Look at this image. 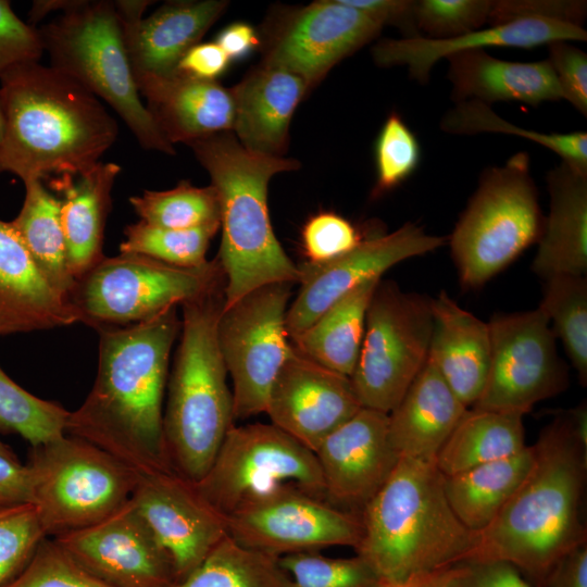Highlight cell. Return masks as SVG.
Here are the masks:
<instances>
[{
  "mask_svg": "<svg viewBox=\"0 0 587 587\" xmlns=\"http://www.w3.org/2000/svg\"><path fill=\"white\" fill-rule=\"evenodd\" d=\"M24 185L22 209L10 223L45 278L67 298L75 278L66 264L60 198L50 192L41 180H28Z\"/></svg>",
  "mask_w": 587,
  "mask_h": 587,
  "instance_id": "35",
  "label": "cell"
},
{
  "mask_svg": "<svg viewBox=\"0 0 587 587\" xmlns=\"http://www.w3.org/2000/svg\"><path fill=\"white\" fill-rule=\"evenodd\" d=\"M365 238L349 220L334 212L312 215L301 230L302 249L310 263H325L357 248Z\"/></svg>",
  "mask_w": 587,
  "mask_h": 587,
  "instance_id": "47",
  "label": "cell"
},
{
  "mask_svg": "<svg viewBox=\"0 0 587 587\" xmlns=\"http://www.w3.org/2000/svg\"><path fill=\"white\" fill-rule=\"evenodd\" d=\"M187 146L208 171L220 198L222 238L217 260L226 278L224 308L262 286L299 283V266L274 234L267 191L274 175L296 171L300 163L251 152L232 132L205 136Z\"/></svg>",
  "mask_w": 587,
  "mask_h": 587,
  "instance_id": "5",
  "label": "cell"
},
{
  "mask_svg": "<svg viewBox=\"0 0 587 587\" xmlns=\"http://www.w3.org/2000/svg\"><path fill=\"white\" fill-rule=\"evenodd\" d=\"M428 361L467 408L485 387L491 354L489 324L462 309L446 291L430 299Z\"/></svg>",
  "mask_w": 587,
  "mask_h": 587,
  "instance_id": "27",
  "label": "cell"
},
{
  "mask_svg": "<svg viewBox=\"0 0 587 587\" xmlns=\"http://www.w3.org/2000/svg\"><path fill=\"white\" fill-rule=\"evenodd\" d=\"M2 137H3V118H2L1 108H0V148H1Z\"/></svg>",
  "mask_w": 587,
  "mask_h": 587,
  "instance_id": "60",
  "label": "cell"
},
{
  "mask_svg": "<svg viewBox=\"0 0 587 587\" xmlns=\"http://www.w3.org/2000/svg\"><path fill=\"white\" fill-rule=\"evenodd\" d=\"M469 408L427 360L400 402L388 414V437L397 455L435 463Z\"/></svg>",
  "mask_w": 587,
  "mask_h": 587,
  "instance_id": "29",
  "label": "cell"
},
{
  "mask_svg": "<svg viewBox=\"0 0 587 587\" xmlns=\"http://www.w3.org/2000/svg\"><path fill=\"white\" fill-rule=\"evenodd\" d=\"M383 26L344 0L274 13L261 38L262 63L300 76L310 89L334 65L376 38Z\"/></svg>",
  "mask_w": 587,
  "mask_h": 587,
  "instance_id": "16",
  "label": "cell"
},
{
  "mask_svg": "<svg viewBox=\"0 0 587 587\" xmlns=\"http://www.w3.org/2000/svg\"><path fill=\"white\" fill-rule=\"evenodd\" d=\"M109 587H172V565L129 500L104 520L53 538Z\"/></svg>",
  "mask_w": 587,
  "mask_h": 587,
  "instance_id": "19",
  "label": "cell"
},
{
  "mask_svg": "<svg viewBox=\"0 0 587 587\" xmlns=\"http://www.w3.org/2000/svg\"><path fill=\"white\" fill-rule=\"evenodd\" d=\"M77 1H60V0H48V1H34L32 10L29 11V25L35 27L34 25L40 21L42 17H45L50 11L61 10L62 12L67 11L73 5H75Z\"/></svg>",
  "mask_w": 587,
  "mask_h": 587,
  "instance_id": "58",
  "label": "cell"
},
{
  "mask_svg": "<svg viewBox=\"0 0 587 587\" xmlns=\"http://www.w3.org/2000/svg\"><path fill=\"white\" fill-rule=\"evenodd\" d=\"M76 322L67 298L45 278L11 223L0 220V336Z\"/></svg>",
  "mask_w": 587,
  "mask_h": 587,
  "instance_id": "26",
  "label": "cell"
},
{
  "mask_svg": "<svg viewBox=\"0 0 587 587\" xmlns=\"http://www.w3.org/2000/svg\"><path fill=\"white\" fill-rule=\"evenodd\" d=\"M176 307L127 327L99 328L98 371L66 434L108 452L138 475L174 471L163 435V397Z\"/></svg>",
  "mask_w": 587,
  "mask_h": 587,
  "instance_id": "1",
  "label": "cell"
},
{
  "mask_svg": "<svg viewBox=\"0 0 587 587\" xmlns=\"http://www.w3.org/2000/svg\"><path fill=\"white\" fill-rule=\"evenodd\" d=\"M380 279H370L333 303L291 339L295 349L314 362L350 377L360 354L367 308Z\"/></svg>",
  "mask_w": 587,
  "mask_h": 587,
  "instance_id": "32",
  "label": "cell"
},
{
  "mask_svg": "<svg viewBox=\"0 0 587 587\" xmlns=\"http://www.w3.org/2000/svg\"><path fill=\"white\" fill-rule=\"evenodd\" d=\"M129 202L141 221L151 225L172 229L221 225L220 198L212 185L196 187L182 180L168 190H145Z\"/></svg>",
  "mask_w": 587,
  "mask_h": 587,
  "instance_id": "39",
  "label": "cell"
},
{
  "mask_svg": "<svg viewBox=\"0 0 587 587\" xmlns=\"http://www.w3.org/2000/svg\"><path fill=\"white\" fill-rule=\"evenodd\" d=\"M227 3L168 1L146 18L120 22L134 79L174 74L184 54L200 42Z\"/></svg>",
  "mask_w": 587,
  "mask_h": 587,
  "instance_id": "23",
  "label": "cell"
},
{
  "mask_svg": "<svg viewBox=\"0 0 587 587\" xmlns=\"http://www.w3.org/2000/svg\"><path fill=\"white\" fill-rule=\"evenodd\" d=\"M0 455L9 458V459H13V460H18L14 451L9 446L3 444L1 440H0Z\"/></svg>",
  "mask_w": 587,
  "mask_h": 587,
  "instance_id": "59",
  "label": "cell"
},
{
  "mask_svg": "<svg viewBox=\"0 0 587 587\" xmlns=\"http://www.w3.org/2000/svg\"><path fill=\"white\" fill-rule=\"evenodd\" d=\"M380 24L398 27L402 38L419 37L416 1L412 0H344Z\"/></svg>",
  "mask_w": 587,
  "mask_h": 587,
  "instance_id": "51",
  "label": "cell"
},
{
  "mask_svg": "<svg viewBox=\"0 0 587 587\" xmlns=\"http://www.w3.org/2000/svg\"><path fill=\"white\" fill-rule=\"evenodd\" d=\"M30 502V473L18 460L0 455V510Z\"/></svg>",
  "mask_w": 587,
  "mask_h": 587,
  "instance_id": "53",
  "label": "cell"
},
{
  "mask_svg": "<svg viewBox=\"0 0 587 587\" xmlns=\"http://www.w3.org/2000/svg\"><path fill=\"white\" fill-rule=\"evenodd\" d=\"M414 223L384 235L365 238L350 252L325 263L299 266L300 289L288 307L286 327L290 340L305 330L333 303L407 259L432 252L447 243Z\"/></svg>",
  "mask_w": 587,
  "mask_h": 587,
  "instance_id": "18",
  "label": "cell"
},
{
  "mask_svg": "<svg viewBox=\"0 0 587 587\" xmlns=\"http://www.w3.org/2000/svg\"><path fill=\"white\" fill-rule=\"evenodd\" d=\"M491 354L487 380L474 409L524 415L566 389L549 319L535 310L496 314L488 322Z\"/></svg>",
  "mask_w": 587,
  "mask_h": 587,
  "instance_id": "15",
  "label": "cell"
},
{
  "mask_svg": "<svg viewBox=\"0 0 587 587\" xmlns=\"http://www.w3.org/2000/svg\"><path fill=\"white\" fill-rule=\"evenodd\" d=\"M360 516L355 552L389 585L466 562L475 541L452 511L435 463L400 458Z\"/></svg>",
  "mask_w": 587,
  "mask_h": 587,
  "instance_id": "4",
  "label": "cell"
},
{
  "mask_svg": "<svg viewBox=\"0 0 587 587\" xmlns=\"http://www.w3.org/2000/svg\"><path fill=\"white\" fill-rule=\"evenodd\" d=\"M4 587H109L57 541L46 537L22 571Z\"/></svg>",
  "mask_w": 587,
  "mask_h": 587,
  "instance_id": "45",
  "label": "cell"
},
{
  "mask_svg": "<svg viewBox=\"0 0 587 587\" xmlns=\"http://www.w3.org/2000/svg\"><path fill=\"white\" fill-rule=\"evenodd\" d=\"M533 447L508 458L444 476L448 502L462 524L476 534L487 527L525 477Z\"/></svg>",
  "mask_w": 587,
  "mask_h": 587,
  "instance_id": "33",
  "label": "cell"
},
{
  "mask_svg": "<svg viewBox=\"0 0 587 587\" xmlns=\"http://www.w3.org/2000/svg\"><path fill=\"white\" fill-rule=\"evenodd\" d=\"M278 562L291 587H383L385 583L360 555L329 558L319 551L282 555Z\"/></svg>",
  "mask_w": 587,
  "mask_h": 587,
  "instance_id": "42",
  "label": "cell"
},
{
  "mask_svg": "<svg viewBox=\"0 0 587 587\" xmlns=\"http://www.w3.org/2000/svg\"><path fill=\"white\" fill-rule=\"evenodd\" d=\"M223 279L183 307L180 341L168 383L163 435L172 469L197 483L234 425L233 396L217 344Z\"/></svg>",
  "mask_w": 587,
  "mask_h": 587,
  "instance_id": "6",
  "label": "cell"
},
{
  "mask_svg": "<svg viewBox=\"0 0 587 587\" xmlns=\"http://www.w3.org/2000/svg\"><path fill=\"white\" fill-rule=\"evenodd\" d=\"M68 415L59 403L18 386L0 367V432L17 434L37 447L64 436Z\"/></svg>",
  "mask_w": 587,
  "mask_h": 587,
  "instance_id": "40",
  "label": "cell"
},
{
  "mask_svg": "<svg viewBox=\"0 0 587 587\" xmlns=\"http://www.w3.org/2000/svg\"><path fill=\"white\" fill-rule=\"evenodd\" d=\"M583 26L554 20L525 17L487 28H479L448 39L386 38L372 50L374 62L382 67L405 66L411 78L427 84L434 65L441 59L465 50L488 47L532 49L555 41H586Z\"/></svg>",
  "mask_w": 587,
  "mask_h": 587,
  "instance_id": "22",
  "label": "cell"
},
{
  "mask_svg": "<svg viewBox=\"0 0 587 587\" xmlns=\"http://www.w3.org/2000/svg\"><path fill=\"white\" fill-rule=\"evenodd\" d=\"M547 587H587V541L565 554L546 579Z\"/></svg>",
  "mask_w": 587,
  "mask_h": 587,
  "instance_id": "55",
  "label": "cell"
},
{
  "mask_svg": "<svg viewBox=\"0 0 587 587\" xmlns=\"http://www.w3.org/2000/svg\"><path fill=\"white\" fill-rule=\"evenodd\" d=\"M314 454L327 501L359 513L399 461L388 437V414L367 408L326 436Z\"/></svg>",
  "mask_w": 587,
  "mask_h": 587,
  "instance_id": "21",
  "label": "cell"
},
{
  "mask_svg": "<svg viewBox=\"0 0 587 587\" xmlns=\"http://www.w3.org/2000/svg\"><path fill=\"white\" fill-rule=\"evenodd\" d=\"M176 580L192 572L228 536L227 517L175 471L138 475L130 498Z\"/></svg>",
  "mask_w": 587,
  "mask_h": 587,
  "instance_id": "17",
  "label": "cell"
},
{
  "mask_svg": "<svg viewBox=\"0 0 587 587\" xmlns=\"http://www.w3.org/2000/svg\"><path fill=\"white\" fill-rule=\"evenodd\" d=\"M544 222L527 152L485 168L449 237L461 284L483 286L539 240Z\"/></svg>",
  "mask_w": 587,
  "mask_h": 587,
  "instance_id": "8",
  "label": "cell"
},
{
  "mask_svg": "<svg viewBox=\"0 0 587 587\" xmlns=\"http://www.w3.org/2000/svg\"><path fill=\"white\" fill-rule=\"evenodd\" d=\"M454 103L476 100L532 107L562 100L560 86L547 59L535 62L500 60L485 49L465 50L446 58Z\"/></svg>",
  "mask_w": 587,
  "mask_h": 587,
  "instance_id": "28",
  "label": "cell"
},
{
  "mask_svg": "<svg viewBox=\"0 0 587 587\" xmlns=\"http://www.w3.org/2000/svg\"><path fill=\"white\" fill-rule=\"evenodd\" d=\"M290 283L262 286L223 311L217 344L233 383V415L265 413L271 387L294 352L286 327Z\"/></svg>",
  "mask_w": 587,
  "mask_h": 587,
  "instance_id": "12",
  "label": "cell"
},
{
  "mask_svg": "<svg viewBox=\"0 0 587 587\" xmlns=\"http://www.w3.org/2000/svg\"><path fill=\"white\" fill-rule=\"evenodd\" d=\"M283 484L326 499L314 452L272 423H252L228 429L196 486L227 516L246 500Z\"/></svg>",
  "mask_w": 587,
  "mask_h": 587,
  "instance_id": "13",
  "label": "cell"
},
{
  "mask_svg": "<svg viewBox=\"0 0 587 587\" xmlns=\"http://www.w3.org/2000/svg\"><path fill=\"white\" fill-rule=\"evenodd\" d=\"M546 280L539 308L563 344L582 385L587 383V282L585 276L557 275Z\"/></svg>",
  "mask_w": 587,
  "mask_h": 587,
  "instance_id": "38",
  "label": "cell"
},
{
  "mask_svg": "<svg viewBox=\"0 0 587 587\" xmlns=\"http://www.w3.org/2000/svg\"><path fill=\"white\" fill-rule=\"evenodd\" d=\"M223 279L217 258L199 267H179L121 253L104 257L76 278L67 300L77 322L97 329L133 325L200 296Z\"/></svg>",
  "mask_w": 587,
  "mask_h": 587,
  "instance_id": "10",
  "label": "cell"
},
{
  "mask_svg": "<svg viewBox=\"0 0 587 587\" xmlns=\"http://www.w3.org/2000/svg\"><path fill=\"white\" fill-rule=\"evenodd\" d=\"M471 574L469 562L454 564L397 585L383 587H467Z\"/></svg>",
  "mask_w": 587,
  "mask_h": 587,
  "instance_id": "57",
  "label": "cell"
},
{
  "mask_svg": "<svg viewBox=\"0 0 587 587\" xmlns=\"http://www.w3.org/2000/svg\"><path fill=\"white\" fill-rule=\"evenodd\" d=\"M38 32L50 66L105 101L142 148L175 154L141 102L113 1L79 0Z\"/></svg>",
  "mask_w": 587,
  "mask_h": 587,
  "instance_id": "7",
  "label": "cell"
},
{
  "mask_svg": "<svg viewBox=\"0 0 587 587\" xmlns=\"http://www.w3.org/2000/svg\"><path fill=\"white\" fill-rule=\"evenodd\" d=\"M467 587H533L513 565L502 561L469 562Z\"/></svg>",
  "mask_w": 587,
  "mask_h": 587,
  "instance_id": "54",
  "label": "cell"
},
{
  "mask_svg": "<svg viewBox=\"0 0 587 587\" xmlns=\"http://www.w3.org/2000/svg\"><path fill=\"white\" fill-rule=\"evenodd\" d=\"M375 184L372 199L403 184L417 170L421 146L402 116L392 111L385 120L374 145Z\"/></svg>",
  "mask_w": 587,
  "mask_h": 587,
  "instance_id": "43",
  "label": "cell"
},
{
  "mask_svg": "<svg viewBox=\"0 0 587 587\" xmlns=\"http://www.w3.org/2000/svg\"><path fill=\"white\" fill-rule=\"evenodd\" d=\"M520 413L472 409L441 447L435 465L442 476L521 452L525 447Z\"/></svg>",
  "mask_w": 587,
  "mask_h": 587,
  "instance_id": "34",
  "label": "cell"
},
{
  "mask_svg": "<svg viewBox=\"0 0 587 587\" xmlns=\"http://www.w3.org/2000/svg\"><path fill=\"white\" fill-rule=\"evenodd\" d=\"M309 90L300 76L261 62L230 89L232 133L251 152L284 158L290 121Z\"/></svg>",
  "mask_w": 587,
  "mask_h": 587,
  "instance_id": "24",
  "label": "cell"
},
{
  "mask_svg": "<svg viewBox=\"0 0 587 587\" xmlns=\"http://www.w3.org/2000/svg\"><path fill=\"white\" fill-rule=\"evenodd\" d=\"M532 447L529 470L491 523L475 534L466 562H507L545 585L557 563L587 541L582 512L587 446L566 412L555 415Z\"/></svg>",
  "mask_w": 587,
  "mask_h": 587,
  "instance_id": "2",
  "label": "cell"
},
{
  "mask_svg": "<svg viewBox=\"0 0 587 587\" xmlns=\"http://www.w3.org/2000/svg\"><path fill=\"white\" fill-rule=\"evenodd\" d=\"M586 12V1L492 0L488 23L497 25L519 18L538 17L583 26Z\"/></svg>",
  "mask_w": 587,
  "mask_h": 587,
  "instance_id": "48",
  "label": "cell"
},
{
  "mask_svg": "<svg viewBox=\"0 0 587 587\" xmlns=\"http://www.w3.org/2000/svg\"><path fill=\"white\" fill-rule=\"evenodd\" d=\"M221 225L172 229L143 221L126 226L121 253L146 255L170 265L199 267L208 262L205 254Z\"/></svg>",
  "mask_w": 587,
  "mask_h": 587,
  "instance_id": "41",
  "label": "cell"
},
{
  "mask_svg": "<svg viewBox=\"0 0 587 587\" xmlns=\"http://www.w3.org/2000/svg\"><path fill=\"white\" fill-rule=\"evenodd\" d=\"M43 46L37 28L23 22L7 0H0V77L13 65L39 61Z\"/></svg>",
  "mask_w": 587,
  "mask_h": 587,
  "instance_id": "49",
  "label": "cell"
},
{
  "mask_svg": "<svg viewBox=\"0 0 587 587\" xmlns=\"http://www.w3.org/2000/svg\"><path fill=\"white\" fill-rule=\"evenodd\" d=\"M226 517L230 538L276 558L336 546L355 550L363 535L359 513L292 484L253 496Z\"/></svg>",
  "mask_w": 587,
  "mask_h": 587,
  "instance_id": "14",
  "label": "cell"
},
{
  "mask_svg": "<svg viewBox=\"0 0 587 587\" xmlns=\"http://www.w3.org/2000/svg\"><path fill=\"white\" fill-rule=\"evenodd\" d=\"M46 537L30 502L0 510V587L22 571Z\"/></svg>",
  "mask_w": 587,
  "mask_h": 587,
  "instance_id": "44",
  "label": "cell"
},
{
  "mask_svg": "<svg viewBox=\"0 0 587 587\" xmlns=\"http://www.w3.org/2000/svg\"><path fill=\"white\" fill-rule=\"evenodd\" d=\"M229 58L214 42H199L180 59L176 72L205 80H216L228 68Z\"/></svg>",
  "mask_w": 587,
  "mask_h": 587,
  "instance_id": "52",
  "label": "cell"
},
{
  "mask_svg": "<svg viewBox=\"0 0 587 587\" xmlns=\"http://www.w3.org/2000/svg\"><path fill=\"white\" fill-rule=\"evenodd\" d=\"M0 108V173L24 183L89 172L118 135L116 121L95 95L39 61L3 73Z\"/></svg>",
  "mask_w": 587,
  "mask_h": 587,
  "instance_id": "3",
  "label": "cell"
},
{
  "mask_svg": "<svg viewBox=\"0 0 587 587\" xmlns=\"http://www.w3.org/2000/svg\"><path fill=\"white\" fill-rule=\"evenodd\" d=\"M550 210L532 270L541 278L587 272V168L561 162L547 174Z\"/></svg>",
  "mask_w": 587,
  "mask_h": 587,
  "instance_id": "30",
  "label": "cell"
},
{
  "mask_svg": "<svg viewBox=\"0 0 587 587\" xmlns=\"http://www.w3.org/2000/svg\"><path fill=\"white\" fill-rule=\"evenodd\" d=\"M432 332L430 299L380 279L350 376L363 408L387 414L396 408L427 362Z\"/></svg>",
  "mask_w": 587,
  "mask_h": 587,
  "instance_id": "11",
  "label": "cell"
},
{
  "mask_svg": "<svg viewBox=\"0 0 587 587\" xmlns=\"http://www.w3.org/2000/svg\"><path fill=\"white\" fill-rule=\"evenodd\" d=\"M30 503L47 537L63 536L110 516L134 492L138 474L80 438H61L32 447Z\"/></svg>",
  "mask_w": 587,
  "mask_h": 587,
  "instance_id": "9",
  "label": "cell"
},
{
  "mask_svg": "<svg viewBox=\"0 0 587 587\" xmlns=\"http://www.w3.org/2000/svg\"><path fill=\"white\" fill-rule=\"evenodd\" d=\"M215 42L229 60H240L261 47L260 34L248 23L229 24L217 35Z\"/></svg>",
  "mask_w": 587,
  "mask_h": 587,
  "instance_id": "56",
  "label": "cell"
},
{
  "mask_svg": "<svg viewBox=\"0 0 587 587\" xmlns=\"http://www.w3.org/2000/svg\"><path fill=\"white\" fill-rule=\"evenodd\" d=\"M562 99L587 116V54L569 41L548 45V58Z\"/></svg>",
  "mask_w": 587,
  "mask_h": 587,
  "instance_id": "50",
  "label": "cell"
},
{
  "mask_svg": "<svg viewBox=\"0 0 587 587\" xmlns=\"http://www.w3.org/2000/svg\"><path fill=\"white\" fill-rule=\"evenodd\" d=\"M172 587H291L278 558L224 538L186 577Z\"/></svg>",
  "mask_w": 587,
  "mask_h": 587,
  "instance_id": "36",
  "label": "cell"
},
{
  "mask_svg": "<svg viewBox=\"0 0 587 587\" xmlns=\"http://www.w3.org/2000/svg\"><path fill=\"white\" fill-rule=\"evenodd\" d=\"M440 129L451 135H477L500 133L532 140L555 154L562 162L587 168V133H540L519 127L496 114L490 105L467 100L458 102L448 110L441 121Z\"/></svg>",
  "mask_w": 587,
  "mask_h": 587,
  "instance_id": "37",
  "label": "cell"
},
{
  "mask_svg": "<svg viewBox=\"0 0 587 587\" xmlns=\"http://www.w3.org/2000/svg\"><path fill=\"white\" fill-rule=\"evenodd\" d=\"M363 408L351 378L294 352L267 397L271 423L315 452L322 440Z\"/></svg>",
  "mask_w": 587,
  "mask_h": 587,
  "instance_id": "20",
  "label": "cell"
},
{
  "mask_svg": "<svg viewBox=\"0 0 587 587\" xmlns=\"http://www.w3.org/2000/svg\"><path fill=\"white\" fill-rule=\"evenodd\" d=\"M135 83L157 127L173 146L233 130V95L216 80L175 72Z\"/></svg>",
  "mask_w": 587,
  "mask_h": 587,
  "instance_id": "25",
  "label": "cell"
},
{
  "mask_svg": "<svg viewBox=\"0 0 587 587\" xmlns=\"http://www.w3.org/2000/svg\"><path fill=\"white\" fill-rule=\"evenodd\" d=\"M120 172L118 164L100 162L85 174L49 180L50 187L61 195L66 264L75 279L104 258V225L111 208V191Z\"/></svg>",
  "mask_w": 587,
  "mask_h": 587,
  "instance_id": "31",
  "label": "cell"
},
{
  "mask_svg": "<svg viewBox=\"0 0 587 587\" xmlns=\"http://www.w3.org/2000/svg\"><path fill=\"white\" fill-rule=\"evenodd\" d=\"M492 0H420L416 24L428 39H448L482 28Z\"/></svg>",
  "mask_w": 587,
  "mask_h": 587,
  "instance_id": "46",
  "label": "cell"
}]
</instances>
